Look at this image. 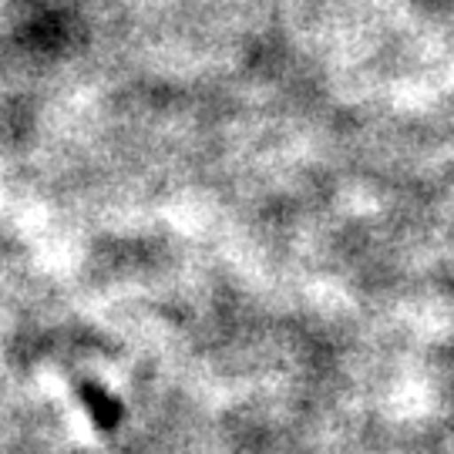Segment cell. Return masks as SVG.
Here are the masks:
<instances>
[{
  "label": "cell",
  "mask_w": 454,
  "mask_h": 454,
  "mask_svg": "<svg viewBox=\"0 0 454 454\" xmlns=\"http://www.w3.org/2000/svg\"><path fill=\"white\" fill-rule=\"evenodd\" d=\"M78 394H82V404L84 411L95 418V424L101 427V431H112L114 424H118V404H114L112 394H105L101 387H95V384H82L78 387Z\"/></svg>",
  "instance_id": "cell-1"
}]
</instances>
